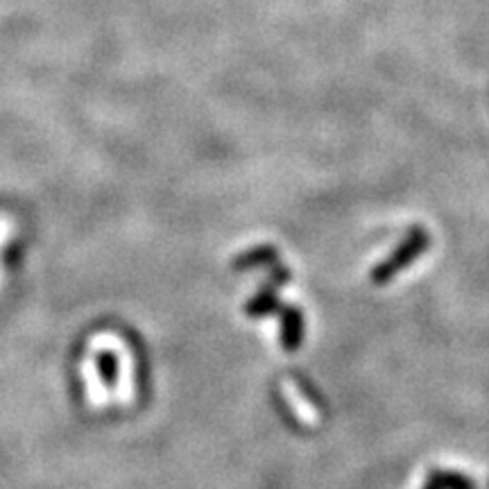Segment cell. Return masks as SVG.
Listing matches in <instances>:
<instances>
[{"label": "cell", "instance_id": "2", "mask_svg": "<svg viewBox=\"0 0 489 489\" xmlns=\"http://www.w3.org/2000/svg\"><path fill=\"white\" fill-rule=\"evenodd\" d=\"M12 234H14L12 218H7V215H0V249H3L5 243L12 238ZM0 281H3V275H0Z\"/></svg>", "mask_w": 489, "mask_h": 489}, {"label": "cell", "instance_id": "1", "mask_svg": "<svg viewBox=\"0 0 489 489\" xmlns=\"http://www.w3.org/2000/svg\"><path fill=\"white\" fill-rule=\"evenodd\" d=\"M424 244H426L424 234H421V232L412 234L411 241L403 244V249H401V252H397V256H394L392 261H388L385 265L376 267V270H374V281H388V276L392 275V272L397 270V267L406 265L408 261H412V258H415L417 254H420L421 249H424Z\"/></svg>", "mask_w": 489, "mask_h": 489}]
</instances>
